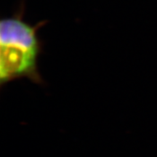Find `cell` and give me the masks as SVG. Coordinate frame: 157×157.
<instances>
[{
    "label": "cell",
    "mask_w": 157,
    "mask_h": 157,
    "mask_svg": "<svg viewBox=\"0 0 157 157\" xmlns=\"http://www.w3.org/2000/svg\"><path fill=\"white\" fill-rule=\"evenodd\" d=\"M25 5L22 2L12 16L0 22V85L20 78L37 84L44 80L39 73L38 60L43 43L38 31L47 21L31 25L25 21Z\"/></svg>",
    "instance_id": "6da1fadb"
}]
</instances>
